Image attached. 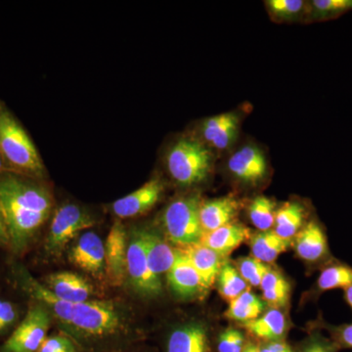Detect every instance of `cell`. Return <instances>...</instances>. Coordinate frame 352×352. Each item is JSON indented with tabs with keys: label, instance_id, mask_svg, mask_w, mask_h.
Instances as JSON below:
<instances>
[{
	"label": "cell",
	"instance_id": "e575fe53",
	"mask_svg": "<svg viewBox=\"0 0 352 352\" xmlns=\"http://www.w3.org/2000/svg\"><path fill=\"white\" fill-rule=\"evenodd\" d=\"M340 347L331 338L324 337L320 333L316 332L310 335L300 344V349L296 352H339Z\"/></svg>",
	"mask_w": 352,
	"mask_h": 352
},
{
	"label": "cell",
	"instance_id": "83f0119b",
	"mask_svg": "<svg viewBox=\"0 0 352 352\" xmlns=\"http://www.w3.org/2000/svg\"><path fill=\"white\" fill-rule=\"evenodd\" d=\"M352 11V0H314L308 1L305 19L308 22L335 20Z\"/></svg>",
	"mask_w": 352,
	"mask_h": 352
},
{
	"label": "cell",
	"instance_id": "52a82bcc",
	"mask_svg": "<svg viewBox=\"0 0 352 352\" xmlns=\"http://www.w3.org/2000/svg\"><path fill=\"white\" fill-rule=\"evenodd\" d=\"M51 324L50 310L38 303L27 312L24 320L0 346V352H38Z\"/></svg>",
	"mask_w": 352,
	"mask_h": 352
},
{
	"label": "cell",
	"instance_id": "7402d4cb",
	"mask_svg": "<svg viewBox=\"0 0 352 352\" xmlns=\"http://www.w3.org/2000/svg\"><path fill=\"white\" fill-rule=\"evenodd\" d=\"M251 239V232L240 223H231L210 232H204L201 244L210 248L221 258L228 256L245 241Z\"/></svg>",
	"mask_w": 352,
	"mask_h": 352
},
{
	"label": "cell",
	"instance_id": "b9f144b4",
	"mask_svg": "<svg viewBox=\"0 0 352 352\" xmlns=\"http://www.w3.org/2000/svg\"><path fill=\"white\" fill-rule=\"evenodd\" d=\"M344 291L346 302L349 303V307H351L352 309V286L349 287V288L346 289H344Z\"/></svg>",
	"mask_w": 352,
	"mask_h": 352
},
{
	"label": "cell",
	"instance_id": "1f68e13d",
	"mask_svg": "<svg viewBox=\"0 0 352 352\" xmlns=\"http://www.w3.org/2000/svg\"><path fill=\"white\" fill-rule=\"evenodd\" d=\"M276 204L267 197L258 196L252 201L248 208V215L256 229L263 231L271 230L275 223Z\"/></svg>",
	"mask_w": 352,
	"mask_h": 352
},
{
	"label": "cell",
	"instance_id": "8fae6325",
	"mask_svg": "<svg viewBox=\"0 0 352 352\" xmlns=\"http://www.w3.org/2000/svg\"><path fill=\"white\" fill-rule=\"evenodd\" d=\"M129 237L120 220L113 222L105 242V278L113 287L124 284L127 275Z\"/></svg>",
	"mask_w": 352,
	"mask_h": 352
},
{
	"label": "cell",
	"instance_id": "9a60e30c",
	"mask_svg": "<svg viewBox=\"0 0 352 352\" xmlns=\"http://www.w3.org/2000/svg\"><path fill=\"white\" fill-rule=\"evenodd\" d=\"M176 250V249H175ZM177 256L173 267L166 273L168 286L176 296L191 298L207 291L205 284L188 259L176 250Z\"/></svg>",
	"mask_w": 352,
	"mask_h": 352
},
{
	"label": "cell",
	"instance_id": "cb8c5ba5",
	"mask_svg": "<svg viewBox=\"0 0 352 352\" xmlns=\"http://www.w3.org/2000/svg\"><path fill=\"white\" fill-rule=\"evenodd\" d=\"M305 208L296 201H287L275 214L274 231L283 239L291 240L305 226Z\"/></svg>",
	"mask_w": 352,
	"mask_h": 352
},
{
	"label": "cell",
	"instance_id": "2e32d148",
	"mask_svg": "<svg viewBox=\"0 0 352 352\" xmlns=\"http://www.w3.org/2000/svg\"><path fill=\"white\" fill-rule=\"evenodd\" d=\"M44 286L58 298L73 305L87 302L94 292L92 285L85 278L68 271L48 275L44 279Z\"/></svg>",
	"mask_w": 352,
	"mask_h": 352
},
{
	"label": "cell",
	"instance_id": "8d00e7d4",
	"mask_svg": "<svg viewBox=\"0 0 352 352\" xmlns=\"http://www.w3.org/2000/svg\"><path fill=\"white\" fill-rule=\"evenodd\" d=\"M330 332L331 339L337 344L340 349H352V323L339 327H331L327 326Z\"/></svg>",
	"mask_w": 352,
	"mask_h": 352
},
{
	"label": "cell",
	"instance_id": "836d02e7",
	"mask_svg": "<svg viewBox=\"0 0 352 352\" xmlns=\"http://www.w3.org/2000/svg\"><path fill=\"white\" fill-rule=\"evenodd\" d=\"M247 338L239 329L228 328L220 333L217 340V352H242Z\"/></svg>",
	"mask_w": 352,
	"mask_h": 352
},
{
	"label": "cell",
	"instance_id": "6da1fadb",
	"mask_svg": "<svg viewBox=\"0 0 352 352\" xmlns=\"http://www.w3.org/2000/svg\"><path fill=\"white\" fill-rule=\"evenodd\" d=\"M53 201L47 189L13 175L0 177V210L6 219L11 249L24 252L50 217Z\"/></svg>",
	"mask_w": 352,
	"mask_h": 352
},
{
	"label": "cell",
	"instance_id": "277c9868",
	"mask_svg": "<svg viewBox=\"0 0 352 352\" xmlns=\"http://www.w3.org/2000/svg\"><path fill=\"white\" fill-rule=\"evenodd\" d=\"M0 152L21 173L36 177H43L45 175L36 146L8 112L0 113Z\"/></svg>",
	"mask_w": 352,
	"mask_h": 352
},
{
	"label": "cell",
	"instance_id": "e0dca14e",
	"mask_svg": "<svg viewBox=\"0 0 352 352\" xmlns=\"http://www.w3.org/2000/svg\"><path fill=\"white\" fill-rule=\"evenodd\" d=\"M166 352H212L207 327L190 323L175 329L166 340Z\"/></svg>",
	"mask_w": 352,
	"mask_h": 352
},
{
	"label": "cell",
	"instance_id": "5b68a950",
	"mask_svg": "<svg viewBox=\"0 0 352 352\" xmlns=\"http://www.w3.org/2000/svg\"><path fill=\"white\" fill-rule=\"evenodd\" d=\"M201 200L198 196L182 197L166 208L163 223L166 237L177 247L200 242L204 231L200 222Z\"/></svg>",
	"mask_w": 352,
	"mask_h": 352
},
{
	"label": "cell",
	"instance_id": "4dcf8cb0",
	"mask_svg": "<svg viewBox=\"0 0 352 352\" xmlns=\"http://www.w3.org/2000/svg\"><path fill=\"white\" fill-rule=\"evenodd\" d=\"M217 280L219 295L228 302L250 289L249 285L241 276L239 271L229 263L222 264Z\"/></svg>",
	"mask_w": 352,
	"mask_h": 352
},
{
	"label": "cell",
	"instance_id": "7a4b0ae2",
	"mask_svg": "<svg viewBox=\"0 0 352 352\" xmlns=\"http://www.w3.org/2000/svg\"><path fill=\"white\" fill-rule=\"evenodd\" d=\"M69 330L87 342L117 337L124 330L119 308L110 300H87L74 305Z\"/></svg>",
	"mask_w": 352,
	"mask_h": 352
},
{
	"label": "cell",
	"instance_id": "ac0fdd59",
	"mask_svg": "<svg viewBox=\"0 0 352 352\" xmlns=\"http://www.w3.org/2000/svg\"><path fill=\"white\" fill-rule=\"evenodd\" d=\"M239 208V201L232 196L201 201L200 222L204 232H210L233 223Z\"/></svg>",
	"mask_w": 352,
	"mask_h": 352
},
{
	"label": "cell",
	"instance_id": "7bdbcfd3",
	"mask_svg": "<svg viewBox=\"0 0 352 352\" xmlns=\"http://www.w3.org/2000/svg\"><path fill=\"white\" fill-rule=\"evenodd\" d=\"M1 168H2V161H1V159H0V170H1Z\"/></svg>",
	"mask_w": 352,
	"mask_h": 352
},
{
	"label": "cell",
	"instance_id": "d6986e66",
	"mask_svg": "<svg viewBox=\"0 0 352 352\" xmlns=\"http://www.w3.org/2000/svg\"><path fill=\"white\" fill-rule=\"evenodd\" d=\"M19 279L23 288L30 296L36 298L38 303L50 310L62 324L69 327L73 314V303L65 302L58 298L47 287L34 280V278L24 270H19Z\"/></svg>",
	"mask_w": 352,
	"mask_h": 352
},
{
	"label": "cell",
	"instance_id": "484cf974",
	"mask_svg": "<svg viewBox=\"0 0 352 352\" xmlns=\"http://www.w3.org/2000/svg\"><path fill=\"white\" fill-rule=\"evenodd\" d=\"M264 302L256 294L248 289L242 295L229 302L226 316L231 320L245 324L256 320L263 314Z\"/></svg>",
	"mask_w": 352,
	"mask_h": 352
},
{
	"label": "cell",
	"instance_id": "7c38bea8",
	"mask_svg": "<svg viewBox=\"0 0 352 352\" xmlns=\"http://www.w3.org/2000/svg\"><path fill=\"white\" fill-rule=\"evenodd\" d=\"M237 113H222L208 118L201 124L200 131L203 143L217 151L228 150L237 139L240 129Z\"/></svg>",
	"mask_w": 352,
	"mask_h": 352
},
{
	"label": "cell",
	"instance_id": "ba28073f",
	"mask_svg": "<svg viewBox=\"0 0 352 352\" xmlns=\"http://www.w3.org/2000/svg\"><path fill=\"white\" fill-rule=\"evenodd\" d=\"M126 270L132 287L139 295L149 298L162 296L161 278L156 276L150 268L138 229L133 230L129 238Z\"/></svg>",
	"mask_w": 352,
	"mask_h": 352
},
{
	"label": "cell",
	"instance_id": "f1b7e54d",
	"mask_svg": "<svg viewBox=\"0 0 352 352\" xmlns=\"http://www.w3.org/2000/svg\"><path fill=\"white\" fill-rule=\"evenodd\" d=\"M352 286V267L344 263H329L324 266L316 288L319 293L336 289H346Z\"/></svg>",
	"mask_w": 352,
	"mask_h": 352
},
{
	"label": "cell",
	"instance_id": "f546056e",
	"mask_svg": "<svg viewBox=\"0 0 352 352\" xmlns=\"http://www.w3.org/2000/svg\"><path fill=\"white\" fill-rule=\"evenodd\" d=\"M307 1L303 0H267L265 7L275 22L289 23L305 19Z\"/></svg>",
	"mask_w": 352,
	"mask_h": 352
},
{
	"label": "cell",
	"instance_id": "d6a6232c",
	"mask_svg": "<svg viewBox=\"0 0 352 352\" xmlns=\"http://www.w3.org/2000/svg\"><path fill=\"white\" fill-rule=\"evenodd\" d=\"M238 271L241 276L249 286L259 287L264 275L270 270L267 264L254 258V256L240 258L237 263Z\"/></svg>",
	"mask_w": 352,
	"mask_h": 352
},
{
	"label": "cell",
	"instance_id": "3957f363",
	"mask_svg": "<svg viewBox=\"0 0 352 352\" xmlns=\"http://www.w3.org/2000/svg\"><path fill=\"white\" fill-rule=\"evenodd\" d=\"M214 156L203 141L180 138L166 154V166L173 179L182 186L205 182L212 173Z\"/></svg>",
	"mask_w": 352,
	"mask_h": 352
},
{
	"label": "cell",
	"instance_id": "9c48e42d",
	"mask_svg": "<svg viewBox=\"0 0 352 352\" xmlns=\"http://www.w3.org/2000/svg\"><path fill=\"white\" fill-rule=\"evenodd\" d=\"M227 170L243 184L258 185L268 173V162L258 146L247 144L236 150L227 161Z\"/></svg>",
	"mask_w": 352,
	"mask_h": 352
},
{
	"label": "cell",
	"instance_id": "ffe728a7",
	"mask_svg": "<svg viewBox=\"0 0 352 352\" xmlns=\"http://www.w3.org/2000/svg\"><path fill=\"white\" fill-rule=\"evenodd\" d=\"M138 231L152 272L157 277L164 273L166 274L175 263L177 256L176 250L173 249L161 235L155 231L150 229H138Z\"/></svg>",
	"mask_w": 352,
	"mask_h": 352
},
{
	"label": "cell",
	"instance_id": "4fadbf2b",
	"mask_svg": "<svg viewBox=\"0 0 352 352\" xmlns=\"http://www.w3.org/2000/svg\"><path fill=\"white\" fill-rule=\"evenodd\" d=\"M164 184L159 178H152L140 188L120 198L112 205V210L119 219H132L149 212L159 201Z\"/></svg>",
	"mask_w": 352,
	"mask_h": 352
},
{
	"label": "cell",
	"instance_id": "603a6c76",
	"mask_svg": "<svg viewBox=\"0 0 352 352\" xmlns=\"http://www.w3.org/2000/svg\"><path fill=\"white\" fill-rule=\"evenodd\" d=\"M244 328L256 342H271L285 340L288 324L283 312L272 308L256 320L244 324Z\"/></svg>",
	"mask_w": 352,
	"mask_h": 352
},
{
	"label": "cell",
	"instance_id": "44dd1931",
	"mask_svg": "<svg viewBox=\"0 0 352 352\" xmlns=\"http://www.w3.org/2000/svg\"><path fill=\"white\" fill-rule=\"evenodd\" d=\"M200 275L208 289L214 284L222 266L221 256L201 243L176 248Z\"/></svg>",
	"mask_w": 352,
	"mask_h": 352
},
{
	"label": "cell",
	"instance_id": "d590c367",
	"mask_svg": "<svg viewBox=\"0 0 352 352\" xmlns=\"http://www.w3.org/2000/svg\"><path fill=\"white\" fill-rule=\"evenodd\" d=\"M38 352H78V344L67 336H50L44 340Z\"/></svg>",
	"mask_w": 352,
	"mask_h": 352
},
{
	"label": "cell",
	"instance_id": "30bf717a",
	"mask_svg": "<svg viewBox=\"0 0 352 352\" xmlns=\"http://www.w3.org/2000/svg\"><path fill=\"white\" fill-rule=\"evenodd\" d=\"M69 259L87 274L98 280L105 278V244L96 233L82 234L72 247Z\"/></svg>",
	"mask_w": 352,
	"mask_h": 352
},
{
	"label": "cell",
	"instance_id": "ab89813d",
	"mask_svg": "<svg viewBox=\"0 0 352 352\" xmlns=\"http://www.w3.org/2000/svg\"><path fill=\"white\" fill-rule=\"evenodd\" d=\"M0 247L10 248L11 241L9 236L8 228H7L6 219L0 210Z\"/></svg>",
	"mask_w": 352,
	"mask_h": 352
},
{
	"label": "cell",
	"instance_id": "4316f807",
	"mask_svg": "<svg viewBox=\"0 0 352 352\" xmlns=\"http://www.w3.org/2000/svg\"><path fill=\"white\" fill-rule=\"evenodd\" d=\"M259 287L263 291V300L271 307L280 309L288 303L291 286L279 271L270 268Z\"/></svg>",
	"mask_w": 352,
	"mask_h": 352
},
{
	"label": "cell",
	"instance_id": "8992f818",
	"mask_svg": "<svg viewBox=\"0 0 352 352\" xmlns=\"http://www.w3.org/2000/svg\"><path fill=\"white\" fill-rule=\"evenodd\" d=\"M95 224L91 215L74 204H67L58 208L51 221L45 249L52 256L61 254L71 241L82 231Z\"/></svg>",
	"mask_w": 352,
	"mask_h": 352
},
{
	"label": "cell",
	"instance_id": "5bb4252c",
	"mask_svg": "<svg viewBox=\"0 0 352 352\" xmlns=\"http://www.w3.org/2000/svg\"><path fill=\"white\" fill-rule=\"evenodd\" d=\"M294 240V248L302 261L318 263L329 258L327 235L316 220L307 222Z\"/></svg>",
	"mask_w": 352,
	"mask_h": 352
},
{
	"label": "cell",
	"instance_id": "f35d334b",
	"mask_svg": "<svg viewBox=\"0 0 352 352\" xmlns=\"http://www.w3.org/2000/svg\"><path fill=\"white\" fill-rule=\"evenodd\" d=\"M261 352H296L285 340L278 342H259Z\"/></svg>",
	"mask_w": 352,
	"mask_h": 352
},
{
	"label": "cell",
	"instance_id": "74e56055",
	"mask_svg": "<svg viewBox=\"0 0 352 352\" xmlns=\"http://www.w3.org/2000/svg\"><path fill=\"white\" fill-rule=\"evenodd\" d=\"M17 309L7 300H0V333L7 330L17 320Z\"/></svg>",
	"mask_w": 352,
	"mask_h": 352
},
{
	"label": "cell",
	"instance_id": "d4e9b609",
	"mask_svg": "<svg viewBox=\"0 0 352 352\" xmlns=\"http://www.w3.org/2000/svg\"><path fill=\"white\" fill-rule=\"evenodd\" d=\"M291 244V240L283 239L274 230L263 231L251 237L252 256L264 263H274Z\"/></svg>",
	"mask_w": 352,
	"mask_h": 352
},
{
	"label": "cell",
	"instance_id": "60d3db41",
	"mask_svg": "<svg viewBox=\"0 0 352 352\" xmlns=\"http://www.w3.org/2000/svg\"><path fill=\"white\" fill-rule=\"evenodd\" d=\"M242 352H261L259 342L254 340H248Z\"/></svg>",
	"mask_w": 352,
	"mask_h": 352
}]
</instances>
